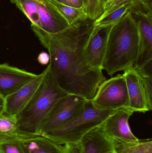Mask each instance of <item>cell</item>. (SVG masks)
Listing matches in <instances>:
<instances>
[{
    "label": "cell",
    "instance_id": "cell-1",
    "mask_svg": "<svg viewBox=\"0 0 152 153\" xmlns=\"http://www.w3.org/2000/svg\"><path fill=\"white\" fill-rule=\"evenodd\" d=\"M95 20L88 18L54 34L31 26L48 50L49 64L61 87L68 94L89 101L94 97L100 84L106 79L102 70L90 69L83 60L84 49L94 29Z\"/></svg>",
    "mask_w": 152,
    "mask_h": 153
},
{
    "label": "cell",
    "instance_id": "cell-2",
    "mask_svg": "<svg viewBox=\"0 0 152 153\" xmlns=\"http://www.w3.org/2000/svg\"><path fill=\"white\" fill-rule=\"evenodd\" d=\"M139 43L137 24L132 14L128 12L112 27L103 70L112 76L117 72L133 68L138 57Z\"/></svg>",
    "mask_w": 152,
    "mask_h": 153
},
{
    "label": "cell",
    "instance_id": "cell-3",
    "mask_svg": "<svg viewBox=\"0 0 152 153\" xmlns=\"http://www.w3.org/2000/svg\"><path fill=\"white\" fill-rule=\"evenodd\" d=\"M44 72L43 80L35 95L16 117L22 139L38 135L40 127L54 106L68 94L60 86L50 65Z\"/></svg>",
    "mask_w": 152,
    "mask_h": 153
},
{
    "label": "cell",
    "instance_id": "cell-4",
    "mask_svg": "<svg viewBox=\"0 0 152 153\" xmlns=\"http://www.w3.org/2000/svg\"><path fill=\"white\" fill-rule=\"evenodd\" d=\"M116 111L95 108L88 101L84 110L76 117L43 136L61 145L78 144L86 135L101 126Z\"/></svg>",
    "mask_w": 152,
    "mask_h": 153
},
{
    "label": "cell",
    "instance_id": "cell-5",
    "mask_svg": "<svg viewBox=\"0 0 152 153\" xmlns=\"http://www.w3.org/2000/svg\"><path fill=\"white\" fill-rule=\"evenodd\" d=\"M90 102L98 109L115 111L127 108L129 98L124 74H118L102 82Z\"/></svg>",
    "mask_w": 152,
    "mask_h": 153
},
{
    "label": "cell",
    "instance_id": "cell-6",
    "mask_svg": "<svg viewBox=\"0 0 152 153\" xmlns=\"http://www.w3.org/2000/svg\"><path fill=\"white\" fill-rule=\"evenodd\" d=\"M88 100L76 94H68L59 100L52 109L38 131L43 135L67 123L84 110Z\"/></svg>",
    "mask_w": 152,
    "mask_h": 153
},
{
    "label": "cell",
    "instance_id": "cell-7",
    "mask_svg": "<svg viewBox=\"0 0 152 153\" xmlns=\"http://www.w3.org/2000/svg\"><path fill=\"white\" fill-rule=\"evenodd\" d=\"M128 92V108L145 113L152 109V94L149 85L134 68L124 71Z\"/></svg>",
    "mask_w": 152,
    "mask_h": 153
},
{
    "label": "cell",
    "instance_id": "cell-8",
    "mask_svg": "<svg viewBox=\"0 0 152 153\" xmlns=\"http://www.w3.org/2000/svg\"><path fill=\"white\" fill-rule=\"evenodd\" d=\"M114 25L95 27L83 53L84 62L90 69L103 70L109 34Z\"/></svg>",
    "mask_w": 152,
    "mask_h": 153
},
{
    "label": "cell",
    "instance_id": "cell-9",
    "mask_svg": "<svg viewBox=\"0 0 152 153\" xmlns=\"http://www.w3.org/2000/svg\"><path fill=\"white\" fill-rule=\"evenodd\" d=\"M129 12L136 22L139 34L138 57L134 67L152 68V15L137 11Z\"/></svg>",
    "mask_w": 152,
    "mask_h": 153
},
{
    "label": "cell",
    "instance_id": "cell-10",
    "mask_svg": "<svg viewBox=\"0 0 152 153\" xmlns=\"http://www.w3.org/2000/svg\"><path fill=\"white\" fill-rule=\"evenodd\" d=\"M37 75L9 65L0 64V95L4 99L16 92Z\"/></svg>",
    "mask_w": 152,
    "mask_h": 153
},
{
    "label": "cell",
    "instance_id": "cell-11",
    "mask_svg": "<svg viewBox=\"0 0 152 153\" xmlns=\"http://www.w3.org/2000/svg\"><path fill=\"white\" fill-rule=\"evenodd\" d=\"M44 75L43 71L16 92L4 98L3 112L16 117L35 95L43 80Z\"/></svg>",
    "mask_w": 152,
    "mask_h": 153
},
{
    "label": "cell",
    "instance_id": "cell-12",
    "mask_svg": "<svg viewBox=\"0 0 152 153\" xmlns=\"http://www.w3.org/2000/svg\"><path fill=\"white\" fill-rule=\"evenodd\" d=\"M134 111L128 108L119 109L110 115L102 125L104 133L112 138L137 140L132 133L129 120Z\"/></svg>",
    "mask_w": 152,
    "mask_h": 153
},
{
    "label": "cell",
    "instance_id": "cell-13",
    "mask_svg": "<svg viewBox=\"0 0 152 153\" xmlns=\"http://www.w3.org/2000/svg\"><path fill=\"white\" fill-rule=\"evenodd\" d=\"M78 144L81 153H116L112 138L104 133L102 125L89 132Z\"/></svg>",
    "mask_w": 152,
    "mask_h": 153
},
{
    "label": "cell",
    "instance_id": "cell-14",
    "mask_svg": "<svg viewBox=\"0 0 152 153\" xmlns=\"http://www.w3.org/2000/svg\"><path fill=\"white\" fill-rule=\"evenodd\" d=\"M40 19L39 28L49 33H56L69 26L68 22L47 0H37Z\"/></svg>",
    "mask_w": 152,
    "mask_h": 153
},
{
    "label": "cell",
    "instance_id": "cell-15",
    "mask_svg": "<svg viewBox=\"0 0 152 153\" xmlns=\"http://www.w3.org/2000/svg\"><path fill=\"white\" fill-rule=\"evenodd\" d=\"M27 153H65L63 145L42 135L21 139Z\"/></svg>",
    "mask_w": 152,
    "mask_h": 153
},
{
    "label": "cell",
    "instance_id": "cell-16",
    "mask_svg": "<svg viewBox=\"0 0 152 153\" xmlns=\"http://www.w3.org/2000/svg\"><path fill=\"white\" fill-rule=\"evenodd\" d=\"M112 139L116 153H152L151 139Z\"/></svg>",
    "mask_w": 152,
    "mask_h": 153
},
{
    "label": "cell",
    "instance_id": "cell-17",
    "mask_svg": "<svg viewBox=\"0 0 152 153\" xmlns=\"http://www.w3.org/2000/svg\"><path fill=\"white\" fill-rule=\"evenodd\" d=\"M22 139L16 117L0 113V143Z\"/></svg>",
    "mask_w": 152,
    "mask_h": 153
},
{
    "label": "cell",
    "instance_id": "cell-18",
    "mask_svg": "<svg viewBox=\"0 0 152 153\" xmlns=\"http://www.w3.org/2000/svg\"><path fill=\"white\" fill-rule=\"evenodd\" d=\"M47 1L60 13L69 25L85 20L88 18L84 8L71 7L60 3L54 0Z\"/></svg>",
    "mask_w": 152,
    "mask_h": 153
},
{
    "label": "cell",
    "instance_id": "cell-19",
    "mask_svg": "<svg viewBox=\"0 0 152 153\" xmlns=\"http://www.w3.org/2000/svg\"><path fill=\"white\" fill-rule=\"evenodd\" d=\"M11 2L26 15L31 25L40 28V22L37 0H11Z\"/></svg>",
    "mask_w": 152,
    "mask_h": 153
},
{
    "label": "cell",
    "instance_id": "cell-20",
    "mask_svg": "<svg viewBox=\"0 0 152 153\" xmlns=\"http://www.w3.org/2000/svg\"><path fill=\"white\" fill-rule=\"evenodd\" d=\"M128 11V7L125 4L109 14L105 16H101L95 20V27H100L114 25L118 22Z\"/></svg>",
    "mask_w": 152,
    "mask_h": 153
},
{
    "label": "cell",
    "instance_id": "cell-21",
    "mask_svg": "<svg viewBox=\"0 0 152 153\" xmlns=\"http://www.w3.org/2000/svg\"><path fill=\"white\" fill-rule=\"evenodd\" d=\"M126 5L128 12L137 11L152 15V0H130Z\"/></svg>",
    "mask_w": 152,
    "mask_h": 153
},
{
    "label": "cell",
    "instance_id": "cell-22",
    "mask_svg": "<svg viewBox=\"0 0 152 153\" xmlns=\"http://www.w3.org/2000/svg\"><path fill=\"white\" fill-rule=\"evenodd\" d=\"M0 153H27L21 139L0 143Z\"/></svg>",
    "mask_w": 152,
    "mask_h": 153
},
{
    "label": "cell",
    "instance_id": "cell-23",
    "mask_svg": "<svg viewBox=\"0 0 152 153\" xmlns=\"http://www.w3.org/2000/svg\"><path fill=\"white\" fill-rule=\"evenodd\" d=\"M86 12L92 19L96 20L101 17L104 12L101 0H88Z\"/></svg>",
    "mask_w": 152,
    "mask_h": 153
},
{
    "label": "cell",
    "instance_id": "cell-24",
    "mask_svg": "<svg viewBox=\"0 0 152 153\" xmlns=\"http://www.w3.org/2000/svg\"><path fill=\"white\" fill-rule=\"evenodd\" d=\"M129 1L130 0H111L104 6V12L101 16L109 14L117 9L128 3Z\"/></svg>",
    "mask_w": 152,
    "mask_h": 153
},
{
    "label": "cell",
    "instance_id": "cell-25",
    "mask_svg": "<svg viewBox=\"0 0 152 153\" xmlns=\"http://www.w3.org/2000/svg\"><path fill=\"white\" fill-rule=\"evenodd\" d=\"M54 1L62 4L75 7V8H85L83 0H54Z\"/></svg>",
    "mask_w": 152,
    "mask_h": 153
},
{
    "label": "cell",
    "instance_id": "cell-26",
    "mask_svg": "<svg viewBox=\"0 0 152 153\" xmlns=\"http://www.w3.org/2000/svg\"><path fill=\"white\" fill-rule=\"evenodd\" d=\"M65 153H81L78 144H66L63 145Z\"/></svg>",
    "mask_w": 152,
    "mask_h": 153
},
{
    "label": "cell",
    "instance_id": "cell-27",
    "mask_svg": "<svg viewBox=\"0 0 152 153\" xmlns=\"http://www.w3.org/2000/svg\"><path fill=\"white\" fill-rule=\"evenodd\" d=\"M37 60L39 63L43 65H46L50 62V57L49 54L45 52H42L39 54Z\"/></svg>",
    "mask_w": 152,
    "mask_h": 153
},
{
    "label": "cell",
    "instance_id": "cell-28",
    "mask_svg": "<svg viewBox=\"0 0 152 153\" xmlns=\"http://www.w3.org/2000/svg\"><path fill=\"white\" fill-rule=\"evenodd\" d=\"M4 105V99L0 95V110L3 111Z\"/></svg>",
    "mask_w": 152,
    "mask_h": 153
},
{
    "label": "cell",
    "instance_id": "cell-29",
    "mask_svg": "<svg viewBox=\"0 0 152 153\" xmlns=\"http://www.w3.org/2000/svg\"><path fill=\"white\" fill-rule=\"evenodd\" d=\"M111 0H101V3L102 5V6H104V5L106 4L107 3H108V2L109 1Z\"/></svg>",
    "mask_w": 152,
    "mask_h": 153
},
{
    "label": "cell",
    "instance_id": "cell-30",
    "mask_svg": "<svg viewBox=\"0 0 152 153\" xmlns=\"http://www.w3.org/2000/svg\"><path fill=\"white\" fill-rule=\"evenodd\" d=\"M83 1L86 10V9L87 6V3H88V0H83Z\"/></svg>",
    "mask_w": 152,
    "mask_h": 153
},
{
    "label": "cell",
    "instance_id": "cell-31",
    "mask_svg": "<svg viewBox=\"0 0 152 153\" xmlns=\"http://www.w3.org/2000/svg\"><path fill=\"white\" fill-rule=\"evenodd\" d=\"M3 112V110H0V113H2Z\"/></svg>",
    "mask_w": 152,
    "mask_h": 153
}]
</instances>
